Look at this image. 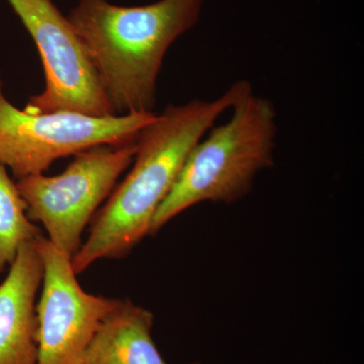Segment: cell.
Masks as SVG:
<instances>
[{"mask_svg": "<svg viewBox=\"0 0 364 364\" xmlns=\"http://www.w3.org/2000/svg\"><path fill=\"white\" fill-rule=\"evenodd\" d=\"M227 123L213 127L184 163L158 208L150 235L200 203H233L247 195L254 179L274 163L277 111L272 100L250 93L232 109Z\"/></svg>", "mask_w": 364, "mask_h": 364, "instance_id": "3957f363", "label": "cell"}, {"mask_svg": "<svg viewBox=\"0 0 364 364\" xmlns=\"http://www.w3.org/2000/svg\"><path fill=\"white\" fill-rule=\"evenodd\" d=\"M37 46L46 85L25 111L33 114L76 112L117 116L105 97L82 41L52 0H9Z\"/></svg>", "mask_w": 364, "mask_h": 364, "instance_id": "8992f818", "label": "cell"}, {"mask_svg": "<svg viewBox=\"0 0 364 364\" xmlns=\"http://www.w3.org/2000/svg\"><path fill=\"white\" fill-rule=\"evenodd\" d=\"M155 114H33L6 100L0 77V164L11 169L16 181L44 174L60 158L75 156L95 146L136 140Z\"/></svg>", "mask_w": 364, "mask_h": 364, "instance_id": "5b68a950", "label": "cell"}, {"mask_svg": "<svg viewBox=\"0 0 364 364\" xmlns=\"http://www.w3.org/2000/svg\"><path fill=\"white\" fill-rule=\"evenodd\" d=\"M36 242L44 265L42 294L36 306V364H82L91 340L119 299L86 293L70 256L43 235Z\"/></svg>", "mask_w": 364, "mask_h": 364, "instance_id": "52a82bcc", "label": "cell"}, {"mask_svg": "<svg viewBox=\"0 0 364 364\" xmlns=\"http://www.w3.org/2000/svg\"><path fill=\"white\" fill-rule=\"evenodd\" d=\"M252 92L250 82L238 80L215 100L170 104L141 129L131 171L98 208L87 239L72 257L76 274L97 261L124 257L150 235L189 153L221 114Z\"/></svg>", "mask_w": 364, "mask_h": 364, "instance_id": "6da1fadb", "label": "cell"}, {"mask_svg": "<svg viewBox=\"0 0 364 364\" xmlns=\"http://www.w3.org/2000/svg\"><path fill=\"white\" fill-rule=\"evenodd\" d=\"M191 364H200V363H191Z\"/></svg>", "mask_w": 364, "mask_h": 364, "instance_id": "8fae6325", "label": "cell"}, {"mask_svg": "<svg viewBox=\"0 0 364 364\" xmlns=\"http://www.w3.org/2000/svg\"><path fill=\"white\" fill-rule=\"evenodd\" d=\"M153 324L149 310L119 299L91 340L82 364H167L153 340Z\"/></svg>", "mask_w": 364, "mask_h": 364, "instance_id": "9c48e42d", "label": "cell"}, {"mask_svg": "<svg viewBox=\"0 0 364 364\" xmlns=\"http://www.w3.org/2000/svg\"><path fill=\"white\" fill-rule=\"evenodd\" d=\"M36 240L21 246L0 284V364L37 363L36 296L44 265Z\"/></svg>", "mask_w": 364, "mask_h": 364, "instance_id": "ba28073f", "label": "cell"}, {"mask_svg": "<svg viewBox=\"0 0 364 364\" xmlns=\"http://www.w3.org/2000/svg\"><path fill=\"white\" fill-rule=\"evenodd\" d=\"M42 235L26 215V203L6 167L0 164V272L11 267L23 243Z\"/></svg>", "mask_w": 364, "mask_h": 364, "instance_id": "30bf717a", "label": "cell"}, {"mask_svg": "<svg viewBox=\"0 0 364 364\" xmlns=\"http://www.w3.org/2000/svg\"><path fill=\"white\" fill-rule=\"evenodd\" d=\"M203 0L119 6L79 0L67 16L90 55L117 116L155 114L157 81L170 46L198 23Z\"/></svg>", "mask_w": 364, "mask_h": 364, "instance_id": "7a4b0ae2", "label": "cell"}, {"mask_svg": "<svg viewBox=\"0 0 364 364\" xmlns=\"http://www.w3.org/2000/svg\"><path fill=\"white\" fill-rule=\"evenodd\" d=\"M136 139L95 146L74 156L62 173L18 179L16 188L31 221L40 222L55 247L73 257L83 231L133 163Z\"/></svg>", "mask_w": 364, "mask_h": 364, "instance_id": "277c9868", "label": "cell"}]
</instances>
